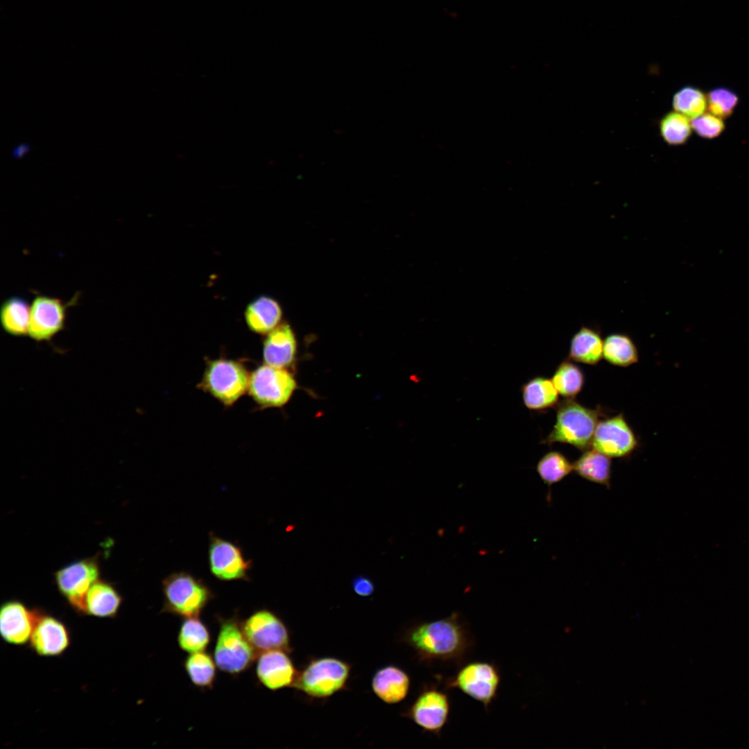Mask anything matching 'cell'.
I'll return each instance as SVG.
<instances>
[{
    "label": "cell",
    "mask_w": 749,
    "mask_h": 749,
    "mask_svg": "<svg viewBox=\"0 0 749 749\" xmlns=\"http://www.w3.org/2000/svg\"><path fill=\"white\" fill-rule=\"evenodd\" d=\"M38 612L39 608L29 609L19 600H8L2 603L0 632L4 642L15 646L28 643Z\"/></svg>",
    "instance_id": "cell-16"
},
{
    "label": "cell",
    "mask_w": 749,
    "mask_h": 749,
    "mask_svg": "<svg viewBox=\"0 0 749 749\" xmlns=\"http://www.w3.org/2000/svg\"><path fill=\"white\" fill-rule=\"evenodd\" d=\"M603 357L610 364L628 367L639 360L637 348L625 334H609L603 341Z\"/></svg>",
    "instance_id": "cell-26"
},
{
    "label": "cell",
    "mask_w": 749,
    "mask_h": 749,
    "mask_svg": "<svg viewBox=\"0 0 749 749\" xmlns=\"http://www.w3.org/2000/svg\"><path fill=\"white\" fill-rule=\"evenodd\" d=\"M354 592L362 597H368L373 594L375 585L372 580L364 575L355 576L352 581Z\"/></svg>",
    "instance_id": "cell-35"
},
{
    "label": "cell",
    "mask_w": 749,
    "mask_h": 749,
    "mask_svg": "<svg viewBox=\"0 0 749 749\" xmlns=\"http://www.w3.org/2000/svg\"><path fill=\"white\" fill-rule=\"evenodd\" d=\"M451 703L444 689L425 685L404 714L424 732L440 737L449 721Z\"/></svg>",
    "instance_id": "cell-12"
},
{
    "label": "cell",
    "mask_w": 749,
    "mask_h": 749,
    "mask_svg": "<svg viewBox=\"0 0 749 749\" xmlns=\"http://www.w3.org/2000/svg\"><path fill=\"white\" fill-rule=\"evenodd\" d=\"M350 670L348 663L338 658L314 659L298 672L292 687L310 697L325 698L345 687Z\"/></svg>",
    "instance_id": "cell-6"
},
{
    "label": "cell",
    "mask_w": 749,
    "mask_h": 749,
    "mask_svg": "<svg viewBox=\"0 0 749 749\" xmlns=\"http://www.w3.org/2000/svg\"><path fill=\"white\" fill-rule=\"evenodd\" d=\"M123 597L115 586L101 578L90 587L85 597V614L98 618H115Z\"/></svg>",
    "instance_id": "cell-21"
},
{
    "label": "cell",
    "mask_w": 749,
    "mask_h": 749,
    "mask_svg": "<svg viewBox=\"0 0 749 749\" xmlns=\"http://www.w3.org/2000/svg\"><path fill=\"white\" fill-rule=\"evenodd\" d=\"M219 629L214 649L217 667L224 673L237 675L253 664L257 653L246 638L236 617L219 618Z\"/></svg>",
    "instance_id": "cell-5"
},
{
    "label": "cell",
    "mask_w": 749,
    "mask_h": 749,
    "mask_svg": "<svg viewBox=\"0 0 749 749\" xmlns=\"http://www.w3.org/2000/svg\"><path fill=\"white\" fill-rule=\"evenodd\" d=\"M603 357V341L600 333L592 328L581 327L571 340L569 359L596 365Z\"/></svg>",
    "instance_id": "cell-22"
},
{
    "label": "cell",
    "mask_w": 749,
    "mask_h": 749,
    "mask_svg": "<svg viewBox=\"0 0 749 749\" xmlns=\"http://www.w3.org/2000/svg\"><path fill=\"white\" fill-rule=\"evenodd\" d=\"M501 680V672L495 663L473 661L463 663L454 675L446 678L445 689H458L488 711L497 697Z\"/></svg>",
    "instance_id": "cell-7"
},
{
    "label": "cell",
    "mask_w": 749,
    "mask_h": 749,
    "mask_svg": "<svg viewBox=\"0 0 749 749\" xmlns=\"http://www.w3.org/2000/svg\"><path fill=\"white\" fill-rule=\"evenodd\" d=\"M80 293L68 302L37 293L31 304L28 336L37 342L51 341L65 327L67 310L77 304Z\"/></svg>",
    "instance_id": "cell-10"
},
{
    "label": "cell",
    "mask_w": 749,
    "mask_h": 749,
    "mask_svg": "<svg viewBox=\"0 0 749 749\" xmlns=\"http://www.w3.org/2000/svg\"><path fill=\"white\" fill-rule=\"evenodd\" d=\"M250 372L245 361L223 356L205 359V368L197 388L225 407H231L248 393Z\"/></svg>",
    "instance_id": "cell-2"
},
{
    "label": "cell",
    "mask_w": 749,
    "mask_h": 749,
    "mask_svg": "<svg viewBox=\"0 0 749 749\" xmlns=\"http://www.w3.org/2000/svg\"><path fill=\"white\" fill-rule=\"evenodd\" d=\"M637 438L623 413L599 420L591 447L610 458L630 455L637 447Z\"/></svg>",
    "instance_id": "cell-13"
},
{
    "label": "cell",
    "mask_w": 749,
    "mask_h": 749,
    "mask_svg": "<svg viewBox=\"0 0 749 749\" xmlns=\"http://www.w3.org/2000/svg\"><path fill=\"white\" fill-rule=\"evenodd\" d=\"M556 406L555 424L542 443L569 444L583 451L590 448L601 411L587 408L574 399H565Z\"/></svg>",
    "instance_id": "cell-3"
},
{
    "label": "cell",
    "mask_w": 749,
    "mask_h": 749,
    "mask_svg": "<svg viewBox=\"0 0 749 749\" xmlns=\"http://www.w3.org/2000/svg\"><path fill=\"white\" fill-rule=\"evenodd\" d=\"M243 631L257 653L291 651L289 629L281 618L268 609H259L241 621Z\"/></svg>",
    "instance_id": "cell-11"
},
{
    "label": "cell",
    "mask_w": 749,
    "mask_h": 749,
    "mask_svg": "<svg viewBox=\"0 0 749 749\" xmlns=\"http://www.w3.org/2000/svg\"><path fill=\"white\" fill-rule=\"evenodd\" d=\"M283 310L273 298L261 295L246 307L244 320L250 332L265 336L282 323Z\"/></svg>",
    "instance_id": "cell-19"
},
{
    "label": "cell",
    "mask_w": 749,
    "mask_h": 749,
    "mask_svg": "<svg viewBox=\"0 0 749 749\" xmlns=\"http://www.w3.org/2000/svg\"><path fill=\"white\" fill-rule=\"evenodd\" d=\"M210 632L207 626L199 618H184L178 634L179 647L189 653L205 651L210 642Z\"/></svg>",
    "instance_id": "cell-28"
},
{
    "label": "cell",
    "mask_w": 749,
    "mask_h": 749,
    "mask_svg": "<svg viewBox=\"0 0 749 749\" xmlns=\"http://www.w3.org/2000/svg\"><path fill=\"white\" fill-rule=\"evenodd\" d=\"M31 304L26 298L13 295L1 304L0 322L3 330L13 336L28 335Z\"/></svg>",
    "instance_id": "cell-23"
},
{
    "label": "cell",
    "mask_w": 749,
    "mask_h": 749,
    "mask_svg": "<svg viewBox=\"0 0 749 749\" xmlns=\"http://www.w3.org/2000/svg\"><path fill=\"white\" fill-rule=\"evenodd\" d=\"M672 105L675 111L691 120L705 113L707 107V96L700 89L687 85L674 94Z\"/></svg>",
    "instance_id": "cell-32"
},
{
    "label": "cell",
    "mask_w": 749,
    "mask_h": 749,
    "mask_svg": "<svg viewBox=\"0 0 749 749\" xmlns=\"http://www.w3.org/2000/svg\"><path fill=\"white\" fill-rule=\"evenodd\" d=\"M551 381L560 395L566 399H574L583 387L585 376L571 360H565L557 367Z\"/></svg>",
    "instance_id": "cell-29"
},
{
    "label": "cell",
    "mask_w": 749,
    "mask_h": 749,
    "mask_svg": "<svg viewBox=\"0 0 749 749\" xmlns=\"http://www.w3.org/2000/svg\"><path fill=\"white\" fill-rule=\"evenodd\" d=\"M216 664L209 653L205 651L190 653L184 661V669L193 685L206 689H212L216 680Z\"/></svg>",
    "instance_id": "cell-27"
},
{
    "label": "cell",
    "mask_w": 749,
    "mask_h": 749,
    "mask_svg": "<svg viewBox=\"0 0 749 749\" xmlns=\"http://www.w3.org/2000/svg\"><path fill=\"white\" fill-rule=\"evenodd\" d=\"M610 458L594 448H589L573 463L574 471L587 481L609 487L611 478Z\"/></svg>",
    "instance_id": "cell-24"
},
{
    "label": "cell",
    "mask_w": 749,
    "mask_h": 749,
    "mask_svg": "<svg viewBox=\"0 0 749 749\" xmlns=\"http://www.w3.org/2000/svg\"><path fill=\"white\" fill-rule=\"evenodd\" d=\"M524 406L532 411H543L556 406L558 392L551 380L544 377H535L522 388Z\"/></svg>",
    "instance_id": "cell-25"
},
{
    "label": "cell",
    "mask_w": 749,
    "mask_h": 749,
    "mask_svg": "<svg viewBox=\"0 0 749 749\" xmlns=\"http://www.w3.org/2000/svg\"><path fill=\"white\" fill-rule=\"evenodd\" d=\"M707 108L710 113L716 117L725 119L730 117L739 98L732 89L719 87L711 89L707 94Z\"/></svg>",
    "instance_id": "cell-33"
},
{
    "label": "cell",
    "mask_w": 749,
    "mask_h": 749,
    "mask_svg": "<svg viewBox=\"0 0 749 749\" xmlns=\"http://www.w3.org/2000/svg\"><path fill=\"white\" fill-rule=\"evenodd\" d=\"M659 129L662 139L671 146L685 144L692 132L690 119L676 111L669 112L662 117Z\"/></svg>",
    "instance_id": "cell-31"
},
{
    "label": "cell",
    "mask_w": 749,
    "mask_h": 749,
    "mask_svg": "<svg viewBox=\"0 0 749 749\" xmlns=\"http://www.w3.org/2000/svg\"><path fill=\"white\" fill-rule=\"evenodd\" d=\"M98 555L71 562L54 574L60 594L80 615L85 614V597L92 584L100 578Z\"/></svg>",
    "instance_id": "cell-9"
},
{
    "label": "cell",
    "mask_w": 749,
    "mask_h": 749,
    "mask_svg": "<svg viewBox=\"0 0 749 749\" xmlns=\"http://www.w3.org/2000/svg\"><path fill=\"white\" fill-rule=\"evenodd\" d=\"M536 471L542 481L551 489L574 471L573 463L560 451H551L538 461Z\"/></svg>",
    "instance_id": "cell-30"
},
{
    "label": "cell",
    "mask_w": 749,
    "mask_h": 749,
    "mask_svg": "<svg viewBox=\"0 0 749 749\" xmlns=\"http://www.w3.org/2000/svg\"><path fill=\"white\" fill-rule=\"evenodd\" d=\"M692 130L700 137L714 139L725 130L723 119L712 113H704L691 120Z\"/></svg>",
    "instance_id": "cell-34"
},
{
    "label": "cell",
    "mask_w": 749,
    "mask_h": 749,
    "mask_svg": "<svg viewBox=\"0 0 749 749\" xmlns=\"http://www.w3.org/2000/svg\"><path fill=\"white\" fill-rule=\"evenodd\" d=\"M411 678L403 669L388 665L379 669L373 675L372 689L374 694L387 704H395L407 696Z\"/></svg>",
    "instance_id": "cell-20"
},
{
    "label": "cell",
    "mask_w": 749,
    "mask_h": 749,
    "mask_svg": "<svg viewBox=\"0 0 749 749\" xmlns=\"http://www.w3.org/2000/svg\"><path fill=\"white\" fill-rule=\"evenodd\" d=\"M164 603L162 612L182 618L199 617L214 598L206 583L186 571L175 572L162 581Z\"/></svg>",
    "instance_id": "cell-4"
},
{
    "label": "cell",
    "mask_w": 749,
    "mask_h": 749,
    "mask_svg": "<svg viewBox=\"0 0 749 749\" xmlns=\"http://www.w3.org/2000/svg\"><path fill=\"white\" fill-rule=\"evenodd\" d=\"M30 150V146L27 143H21L15 146L12 150V155L15 159L21 158Z\"/></svg>",
    "instance_id": "cell-36"
},
{
    "label": "cell",
    "mask_w": 749,
    "mask_h": 749,
    "mask_svg": "<svg viewBox=\"0 0 749 749\" xmlns=\"http://www.w3.org/2000/svg\"><path fill=\"white\" fill-rule=\"evenodd\" d=\"M208 561L211 573L219 580H249L252 561L245 558L239 545L213 533L209 537Z\"/></svg>",
    "instance_id": "cell-14"
},
{
    "label": "cell",
    "mask_w": 749,
    "mask_h": 749,
    "mask_svg": "<svg viewBox=\"0 0 749 749\" xmlns=\"http://www.w3.org/2000/svg\"><path fill=\"white\" fill-rule=\"evenodd\" d=\"M288 653L284 650H271L257 655L256 675L267 689L276 691L293 686L298 671Z\"/></svg>",
    "instance_id": "cell-17"
},
{
    "label": "cell",
    "mask_w": 749,
    "mask_h": 749,
    "mask_svg": "<svg viewBox=\"0 0 749 749\" xmlns=\"http://www.w3.org/2000/svg\"><path fill=\"white\" fill-rule=\"evenodd\" d=\"M297 339L291 325L282 322L262 341L263 363L289 369L295 360Z\"/></svg>",
    "instance_id": "cell-18"
},
{
    "label": "cell",
    "mask_w": 749,
    "mask_h": 749,
    "mask_svg": "<svg viewBox=\"0 0 749 749\" xmlns=\"http://www.w3.org/2000/svg\"><path fill=\"white\" fill-rule=\"evenodd\" d=\"M70 642V633L64 622L39 609L28 642L31 649L42 657H56L65 652Z\"/></svg>",
    "instance_id": "cell-15"
},
{
    "label": "cell",
    "mask_w": 749,
    "mask_h": 749,
    "mask_svg": "<svg viewBox=\"0 0 749 749\" xmlns=\"http://www.w3.org/2000/svg\"><path fill=\"white\" fill-rule=\"evenodd\" d=\"M297 388L293 374L286 368L263 363L250 372L248 394L257 410L281 408Z\"/></svg>",
    "instance_id": "cell-8"
},
{
    "label": "cell",
    "mask_w": 749,
    "mask_h": 749,
    "mask_svg": "<svg viewBox=\"0 0 749 749\" xmlns=\"http://www.w3.org/2000/svg\"><path fill=\"white\" fill-rule=\"evenodd\" d=\"M406 643L422 662H439L461 665L474 645V639L458 612L411 628L405 635Z\"/></svg>",
    "instance_id": "cell-1"
}]
</instances>
